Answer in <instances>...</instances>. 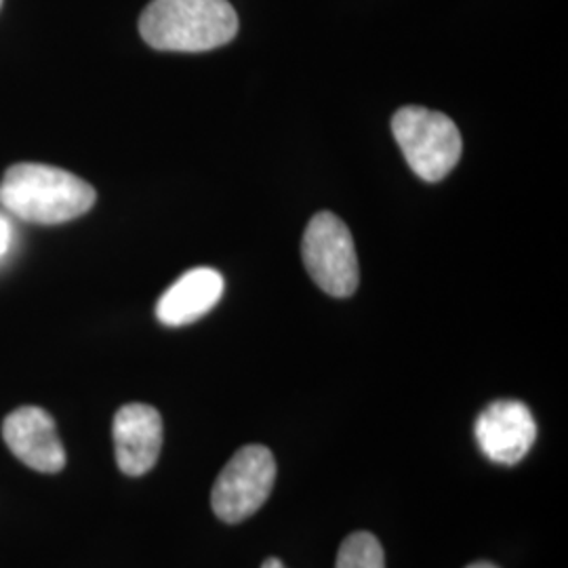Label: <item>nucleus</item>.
Instances as JSON below:
<instances>
[{"instance_id": "nucleus-1", "label": "nucleus", "mask_w": 568, "mask_h": 568, "mask_svg": "<svg viewBox=\"0 0 568 568\" xmlns=\"http://www.w3.org/2000/svg\"><path fill=\"white\" fill-rule=\"evenodd\" d=\"M95 201L93 185L49 164H13L0 182V204L28 224L72 222L89 213Z\"/></svg>"}, {"instance_id": "nucleus-2", "label": "nucleus", "mask_w": 568, "mask_h": 568, "mask_svg": "<svg viewBox=\"0 0 568 568\" xmlns=\"http://www.w3.org/2000/svg\"><path fill=\"white\" fill-rule=\"evenodd\" d=\"M236 32L239 16L227 0H152L140 18V34L156 51L203 53Z\"/></svg>"}, {"instance_id": "nucleus-3", "label": "nucleus", "mask_w": 568, "mask_h": 568, "mask_svg": "<svg viewBox=\"0 0 568 568\" xmlns=\"http://www.w3.org/2000/svg\"><path fill=\"white\" fill-rule=\"evenodd\" d=\"M392 133L406 163L424 182H443L464 152L457 124L447 114L422 105L400 108L392 119Z\"/></svg>"}, {"instance_id": "nucleus-4", "label": "nucleus", "mask_w": 568, "mask_h": 568, "mask_svg": "<svg viewBox=\"0 0 568 568\" xmlns=\"http://www.w3.org/2000/svg\"><path fill=\"white\" fill-rule=\"evenodd\" d=\"M305 270L331 297H349L361 283L354 239L347 225L331 211H321L305 227Z\"/></svg>"}, {"instance_id": "nucleus-5", "label": "nucleus", "mask_w": 568, "mask_h": 568, "mask_svg": "<svg viewBox=\"0 0 568 568\" xmlns=\"http://www.w3.org/2000/svg\"><path fill=\"white\" fill-rule=\"evenodd\" d=\"M274 483L276 462L267 448L251 445L236 450L213 485L215 516L230 525L243 523L264 506Z\"/></svg>"}, {"instance_id": "nucleus-6", "label": "nucleus", "mask_w": 568, "mask_h": 568, "mask_svg": "<svg viewBox=\"0 0 568 568\" xmlns=\"http://www.w3.org/2000/svg\"><path fill=\"white\" fill-rule=\"evenodd\" d=\"M476 443L490 462L516 466L527 457L537 438V424L520 400H497L476 419Z\"/></svg>"}, {"instance_id": "nucleus-7", "label": "nucleus", "mask_w": 568, "mask_h": 568, "mask_svg": "<svg viewBox=\"0 0 568 568\" xmlns=\"http://www.w3.org/2000/svg\"><path fill=\"white\" fill-rule=\"evenodd\" d=\"M2 438L21 464L34 471L58 474L65 466V450L55 422L39 406H21L7 415Z\"/></svg>"}, {"instance_id": "nucleus-8", "label": "nucleus", "mask_w": 568, "mask_h": 568, "mask_svg": "<svg viewBox=\"0 0 568 568\" xmlns=\"http://www.w3.org/2000/svg\"><path fill=\"white\" fill-rule=\"evenodd\" d=\"M116 464L126 476H143L156 466L163 448V419L154 406L131 403L114 417Z\"/></svg>"}, {"instance_id": "nucleus-9", "label": "nucleus", "mask_w": 568, "mask_h": 568, "mask_svg": "<svg viewBox=\"0 0 568 568\" xmlns=\"http://www.w3.org/2000/svg\"><path fill=\"white\" fill-rule=\"evenodd\" d=\"M224 276L213 267H194L178 278L156 304L164 326H185L201 321L224 295Z\"/></svg>"}, {"instance_id": "nucleus-10", "label": "nucleus", "mask_w": 568, "mask_h": 568, "mask_svg": "<svg viewBox=\"0 0 568 568\" xmlns=\"http://www.w3.org/2000/svg\"><path fill=\"white\" fill-rule=\"evenodd\" d=\"M335 568H386L384 548L371 532H352L339 548Z\"/></svg>"}, {"instance_id": "nucleus-11", "label": "nucleus", "mask_w": 568, "mask_h": 568, "mask_svg": "<svg viewBox=\"0 0 568 568\" xmlns=\"http://www.w3.org/2000/svg\"><path fill=\"white\" fill-rule=\"evenodd\" d=\"M11 246V225L0 215V257L7 253Z\"/></svg>"}, {"instance_id": "nucleus-12", "label": "nucleus", "mask_w": 568, "mask_h": 568, "mask_svg": "<svg viewBox=\"0 0 568 568\" xmlns=\"http://www.w3.org/2000/svg\"><path fill=\"white\" fill-rule=\"evenodd\" d=\"M262 568H284V565L278 558H267Z\"/></svg>"}, {"instance_id": "nucleus-13", "label": "nucleus", "mask_w": 568, "mask_h": 568, "mask_svg": "<svg viewBox=\"0 0 568 568\" xmlns=\"http://www.w3.org/2000/svg\"><path fill=\"white\" fill-rule=\"evenodd\" d=\"M467 568H497L493 567V565H488V562H476V565H469Z\"/></svg>"}, {"instance_id": "nucleus-14", "label": "nucleus", "mask_w": 568, "mask_h": 568, "mask_svg": "<svg viewBox=\"0 0 568 568\" xmlns=\"http://www.w3.org/2000/svg\"><path fill=\"white\" fill-rule=\"evenodd\" d=\"M0 7H2V0H0Z\"/></svg>"}]
</instances>
